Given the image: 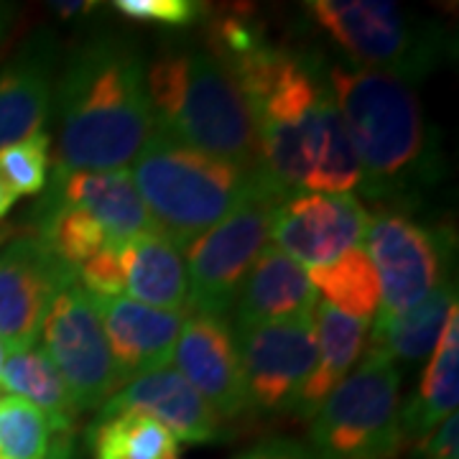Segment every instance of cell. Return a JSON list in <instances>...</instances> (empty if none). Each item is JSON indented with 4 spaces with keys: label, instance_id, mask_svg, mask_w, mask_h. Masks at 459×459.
<instances>
[{
    "label": "cell",
    "instance_id": "obj_22",
    "mask_svg": "<svg viewBox=\"0 0 459 459\" xmlns=\"http://www.w3.org/2000/svg\"><path fill=\"white\" fill-rule=\"evenodd\" d=\"M457 307V283L446 281L406 312L373 319L368 350L391 362H421L434 352L449 312Z\"/></svg>",
    "mask_w": 459,
    "mask_h": 459
},
{
    "label": "cell",
    "instance_id": "obj_28",
    "mask_svg": "<svg viewBox=\"0 0 459 459\" xmlns=\"http://www.w3.org/2000/svg\"><path fill=\"white\" fill-rule=\"evenodd\" d=\"M65 442L69 434L56 431L47 413L23 398L0 401V459H51Z\"/></svg>",
    "mask_w": 459,
    "mask_h": 459
},
{
    "label": "cell",
    "instance_id": "obj_16",
    "mask_svg": "<svg viewBox=\"0 0 459 459\" xmlns=\"http://www.w3.org/2000/svg\"><path fill=\"white\" fill-rule=\"evenodd\" d=\"M319 304L304 265L276 246H265L247 271L232 304V332L309 316Z\"/></svg>",
    "mask_w": 459,
    "mask_h": 459
},
{
    "label": "cell",
    "instance_id": "obj_25",
    "mask_svg": "<svg viewBox=\"0 0 459 459\" xmlns=\"http://www.w3.org/2000/svg\"><path fill=\"white\" fill-rule=\"evenodd\" d=\"M307 273L316 296H325V304H329L332 309L365 325L376 319L380 307V283H377L376 268L362 247L344 253L342 258L329 265L309 268Z\"/></svg>",
    "mask_w": 459,
    "mask_h": 459
},
{
    "label": "cell",
    "instance_id": "obj_13",
    "mask_svg": "<svg viewBox=\"0 0 459 459\" xmlns=\"http://www.w3.org/2000/svg\"><path fill=\"white\" fill-rule=\"evenodd\" d=\"M171 362L220 419H238L247 413L246 380L228 319L189 312Z\"/></svg>",
    "mask_w": 459,
    "mask_h": 459
},
{
    "label": "cell",
    "instance_id": "obj_23",
    "mask_svg": "<svg viewBox=\"0 0 459 459\" xmlns=\"http://www.w3.org/2000/svg\"><path fill=\"white\" fill-rule=\"evenodd\" d=\"M92 459H177V437L138 411L95 416L87 429Z\"/></svg>",
    "mask_w": 459,
    "mask_h": 459
},
{
    "label": "cell",
    "instance_id": "obj_21",
    "mask_svg": "<svg viewBox=\"0 0 459 459\" xmlns=\"http://www.w3.org/2000/svg\"><path fill=\"white\" fill-rule=\"evenodd\" d=\"M459 403V316L449 312L442 334L431 352L424 377L406 406H401L403 442L427 439L444 419L457 413Z\"/></svg>",
    "mask_w": 459,
    "mask_h": 459
},
{
    "label": "cell",
    "instance_id": "obj_5",
    "mask_svg": "<svg viewBox=\"0 0 459 459\" xmlns=\"http://www.w3.org/2000/svg\"><path fill=\"white\" fill-rule=\"evenodd\" d=\"M304 13L358 69L421 82L449 54L437 23L388 0H309Z\"/></svg>",
    "mask_w": 459,
    "mask_h": 459
},
{
    "label": "cell",
    "instance_id": "obj_38",
    "mask_svg": "<svg viewBox=\"0 0 459 459\" xmlns=\"http://www.w3.org/2000/svg\"><path fill=\"white\" fill-rule=\"evenodd\" d=\"M8 360V350H5V344L0 342V373H3V365Z\"/></svg>",
    "mask_w": 459,
    "mask_h": 459
},
{
    "label": "cell",
    "instance_id": "obj_24",
    "mask_svg": "<svg viewBox=\"0 0 459 459\" xmlns=\"http://www.w3.org/2000/svg\"><path fill=\"white\" fill-rule=\"evenodd\" d=\"M0 383L11 395L23 398L26 403L47 413L56 431H72L77 409L69 398L65 380L59 377L44 350H23L8 355L0 373Z\"/></svg>",
    "mask_w": 459,
    "mask_h": 459
},
{
    "label": "cell",
    "instance_id": "obj_11",
    "mask_svg": "<svg viewBox=\"0 0 459 459\" xmlns=\"http://www.w3.org/2000/svg\"><path fill=\"white\" fill-rule=\"evenodd\" d=\"M77 271L59 261L36 235H21L0 253V342L8 355L31 350L54 296Z\"/></svg>",
    "mask_w": 459,
    "mask_h": 459
},
{
    "label": "cell",
    "instance_id": "obj_36",
    "mask_svg": "<svg viewBox=\"0 0 459 459\" xmlns=\"http://www.w3.org/2000/svg\"><path fill=\"white\" fill-rule=\"evenodd\" d=\"M11 16H13L11 5H0V39L5 36V29H8V23H11Z\"/></svg>",
    "mask_w": 459,
    "mask_h": 459
},
{
    "label": "cell",
    "instance_id": "obj_3",
    "mask_svg": "<svg viewBox=\"0 0 459 459\" xmlns=\"http://www.w3.org/2000/svg\"><path fill=\"white\" fill-rule=\"evenodd\" d=\"M146 84L156 131L258 174V138L247 100L207 44H164L146 66Z\"/></svg>",
    "mask_w": 459,
    "mask_h": 459
},
{
    "label": "cell",
    "instance_id": "obj_10",
    "mask_svg": "<svg viewBox=\"0 0 459 459\" xmlns=\"http://www.w3.org/2000/svg\"><path fill=\"white\" fill-rule=\"evenodd\" d=\"M232 334L246 380L247 411L294 413L296 398L316 362L314 314Z\"/></svg>",
    "mask_w": 459,
    "mask_h": 459
},
{
    "label": "cell",
    "instance_id": "obj_37",
    "mask_svg": "<svg viewBox=\"0 0 459 459\" xmlns=\"http://www.w3.org/2000/svg\"><path fill=\"white\" fill-rule=\"evenodd\" d=\"M51 459H72V439L62 444V446H59V452H56Z\"/></svg>",
    "mask_w": 459,
    "mask_h": 459
},
{
    "label": "cell",
    "instance_id": "obj_2",
    "mask_svg": "<svg viewBox=\"0 0 459 459\" xmlns=\"http://www.w3.org/2000/svg\"><path fill=\"white\" fill-rule=\"evenodd\" d=\"M329 92L360 164V192L411 204L444 177L439 135L411 84L388 74L334 65Z\"/></svg>",
    "mask_w": 459,
    "mask_h": 459
},
{
    "label": "cell",
    "instance_id": "obj_31",
    "mask_svg": "<svg viewBox=\"0 0 459 459\" xmlns=\"http://www.w3.org/2000/svg\"><path fill=\"white\" fill-rule=\"evenodd\" d=\"M77 281L92 299H117L126 294V273L117 246H105L98 255L77 268Z\"/></svg>",
    "mask_w": 459,
    "mask_h": 459
},
{
    "label": "cell",
    "instance_id": "obj_4",
    "mask_svg": "<svg viewBox=\"0 0 459 459\" xmlns=\"http://www.w3.org/2000/svg\"><path fill=\"white\" fill-rule=\"evenodd\" d=\"M153 228L174 246H189L255 192L261 174L186 148L153 131L128 169Z\"/></svg>",
    "mask_w": 459,
    "mask_h": 459
},
{
    "label": "cell",
    "instance_id": "obj_15",
    "mask_svg": "<svg viewBox=\"0 0 459 459\" xmlns=\"http://www.w3.org/2000/svg\"><path fill=\"white\" fill-rule=\"evenodd\" d=\"M138 411L166 427L177 442L210 444L222 439V419L202 395L174 370L161 368L123 385L98 409V416Z\"/></svg>",
    "mask_w": 459,
    "mask_h": 459
},
{
    "label": "cell",
    "instance_id": "obj_32",
    "mask_svg": "<svg viewBox=\"0 0 459 459\" xmlns=\"http://www.w3.org/2000/svg\"><path fill=\"white\" fill-rule=\"evenodd\" d=\"M416 459H459V419L457 413L444 419L439 427L419 442Z\"/></svg>",
    "mask_w": 459,
    "mask_h": 459
},
{
    "label": "cell",
    "instance_id": "obj_26",
    "mask_svg": "<svg viewBox=\"0 0 459 459\" xmlns=\"http://www.w3.org/2000/svg\"><path fill=\"white\" fill-rule=\"evenodd\" d=\"M36 238L44 240V246L69 268H80L84 261L98 255L108 246V235L92 214L77 207L41 202L33 210Z\"/></svg>",
    "mask_w": 459,
    "mask_h": 459
},
{
    "label": "cell",
    "instance_id": "obj_8",
    "mask_svg": "<svg viewBox=\"0 0 459 459\" xmlns=\"http://www.w3.org/2000/svg\"><path fill=\"white\" fill-rule=\"evenodd\" d=\"M281 202L271 189H261L186 246V312L228 319L247 271L271 240V222Z\"/></svg>",
    "mask_w": 459,
    "mask_h": 459
},
{
    "label": "cell",
    "instance_id": "obj_29",
    "mask_svg": "<svg viewBox=\"0 0 459 459\" xmlns=\"http://www.w3.org/2000/svg\"><path fill=\"white\" fill-rule=\"evenodd\" d=\"M0 179L16 197H33L49 181V135L41 131L0 151Z\"/></svg>",
    "mask_w": 459,
    "mask_h": 459
},
{
    "label": "cell",
    "instance_id": "obj_34",
    "mask_svg": "<svg viewBox=\"0 0 459 459\" xmlns=\"http://www.w3.org/2000/svg\"><path fill=\"white\" fill-rule=\"evenodd\" d=\"M98 3H84V0H77V3H54L56 13L59 16H82L84 11L95 8Z\"/></svg>",
    "mask_w": 459,
    "mask_h": 459
},
{
    "label": "cell",
    "instance_id": "obj_12",
    "mask_svg": "<svg viewBox=\"0 0 459 459\" xmlns=\"http://www.w3.org/2000/svg\"><path fill=\"white\" fill-rule=\"evenodd\" d=\"M368 228V210L355 195H294L283 199L271 240L299 265L322 268L360 247Z\"/></svg>",
    "mask_w": 459,
    "mask_h": 459
},
{
    "label": "cell",
    "instance_id": "obj_33",
    "mask_svg": "<svg viewBox=\"0 0 459 459\" xmlns=\"http://www.w3.org/2000/svg\"><path fill=\"white\" fill-rule=\"evenodd\" d=\"M235 459H314V455L307 444L286 439V437H271V439H261L258 444L247 446L246 452H240Z\"/></svg>",
    "mask_w": 459,
    "mask_h": 459
},
{
    "label": "cell",
    "instance_id": "obj_19",
    "mask_svg": "<svg viewBox=\"0 0 459 459\" xmlns=\"http://www.w3.org/2000/svg\"><path fill=\"white\" fill-rule=\"evenodd\" d=\"M314 327L316 362L294 406V416L304 421H312L314 413L325 406L332 391L352 373L355 362L360 360L368 347V325L344 316L325 301H319L314 309Z\"/></svg>",
    "mask_w": 459,
    "mask_h": 459
},
{
    "label": "cell",
    "instance_id": "obj_6",
    "mask_svg": "<svg viewBox=\"0 0 459 459\" xmlns=\"http://www.w3.org/2000/svg\"><path fill=\"white\" fill-rule=\"evenodd\" d=\"M401 368L365 350L355 373L314 413L309 452L314 459H394L401 434Z\"/></svg>",
    "mask_w": 459,
    "mask_h": 459
},
{
    "label": "cell",
    "instance_id": "obj_1",
    "mask_svg": "<svg viewBox=\"0 0 459 459\" xmlns=\"http://www.w3.org/2000/svg\"><path fill=\"white\" fill-rule=\"evenodd\" d=\"M56 115L54 177L128 169L156 131L146 54L123 33L87 36L69 51L59 74Z\"/></svg>",
    "mask_w": 459,
    "mask_h": 459
},
{
    "label": "cell",
    "instance_id": "obj_18",
    "mask_svg": "<svg viewBox=\"0 0 459 459\" xmlns=\"http://www.w3.org/2000/svg\"><path fill=\"white\" fill-rule=\"evenodd\" d=\"M56 44L49 33L31 39L0 72V151L41 133L54 98Z\"/></svg>",
    "mask_w": 459,
    "mask_h": 459
},
{
    "label": "cell",
    "instance_id": "obj_20",
    "mask_svg": "<svg viewBox=\"0 0 459 459\" xmlns=\"http://www.w3.org/2000/svg\"><path fill=\"white\" fill-rule=\"evenodd\" d=\"M117 250L126 273V291L133 301L153 309L186 312L189 276L179 246L153 230L117 246Z\"/></svg>",
    "mask_w": 459,
    "mask_h": 459
},
{
    "label": "cell",
    "instance_id": "obj_30",
    "mask_svg": "<svg viewBox=\"0 0 459 459\" xmlns=\"http://www.w3.org/2000/svg\"><path fill=\"white\" fill-rule=\"evenodd\" d=\"M113 8L120 16L138 23H159L174 29L192 26L207 13V5L197 0H115Z\"/></svg>",
    "mask_w": 459,
    "mask_h": 459
},
{
    "label": "cell",
    "instance_id": "obj_17",
    "mask_svg": "<svg viewBox=\"0 0 459 459\" xmlns=\"http://www.w3.org/2000/svg\"><path fill=\"white\" fill-rule=\"evenodd\" d=\"M44 199L92 214L108 235V246H123L156 230L128 169L51 177V189Z\"/></svg>",
    "mask_w": 459,
    "mask_h": 459
},
{
    "label": "cell",
    "instance_id": "obj_39",
    "mask_svg": "<svg viewBox=\"0 0 459 459\" xmlns=\"http://www.w3.org/2000/svg\"><path fill=\"white\" fill-rule=\"evenodd\" d=\"M8 235H11V228H0V243H5Z\"/></svg>",
    "mask_w": 459,
    "mask_h": 459
},
{
    "label": "cell",
    "instance_id": "obj_9",
    "mask_svg": "<svg viewBox=\"0 0 459 459\" xmlns=\"http://www.w3.org/2000/svg\"><path fill=\"white\" fill-rule=\"evenodd\" d=\"M41 340L47 358L65 380L77 413L100 409L120 391L98 301L84 291L77 279L69 281L51 299L41 325Z\"/></svg>",
    "mask_w": 459,
    "mask_h": 459
},
{
    "label": "cell",
    "instance_id": "obj_27",
    "mask_svg": "<svg viewBox=\"0 0 459 459\" xmlns=\"http://www.w3.org/2000/svg\"><path fill=\"white\" fill-rule=\"evenodd\" d=\"M360 164L355 156L352 141L344 131L340 110L334 98L327 100L322 110V128H319V143L316 156L304 195H352L360 192Z\"/></svg>",
    "mask_w": 459,
    "mask_h": 459
},
{
    "label": "cell",
    "instance_id": "obj_14",
    "mask_svg": "<svg viewBox=\"0 0 459 459\" xmlns=\"http://www.w3.org/2000/svg\"><path fill=\"white\" fill-rule=\"evenodd\" d=\"M95 301L120 388L135 377L169 368L189 312L153 309L126 296Z\"/></svg>",
    "mask_w": 459,
    "mask_h": 459
},
{
    "label": "cell",
    "instance_id": "obj_7",
    "mask_svg": "<svg viewBox=\"0 0 459 459\" xmlns=\"http://www.w3.org/2000/svg\"><path fill=\"white\" fill-rule=\"evenodd\" d=\"M362 243L380 283L376 319L406 312L442 283L455 281V238L449 230L385 210L368 217Z\"/></svg>",
    "mask_w": 459,
    "mask_h": 459
},
{
    "label": "cell",
    "instance_id": "obj_35",
    "mask_svg": "<svg viewBox=\"0 0 459 459\" xmlns=\"http://www.w3.org/2000/svg\"><path fill=\"white\" fill-rule=\"evenodd\" d=\"M16 195L5 186V181L0 179V220L5 217V214L13 210V204H16Z\"/></svg>",
    "mask_w": 459,
    "mask_h": 459
},
{
    "label": "cell",
    "instance_id": "obj_40",
    "mask_svg": "<svg viewBox=\"0 0 459 459\" xmlns=\"http://www.w3.org/2000/svg\"><path fill=\"white\" fill-rule=\"evenodd\" d=\"M0 246H3V243H0Z\"/></svg>",
    "mask_w": 459,
    "mask_h": 459
}]
</instances>
